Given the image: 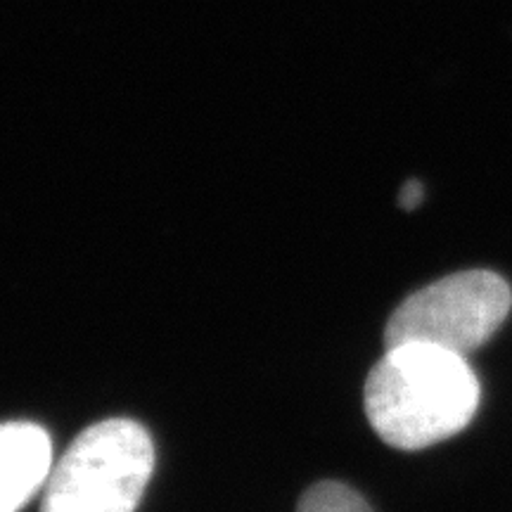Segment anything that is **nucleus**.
<instances>
[{"mask_svg":"<svg viewBox=\"0 0 512 512\" xmlns=\"http://www.w3.org/2000/svg\"><path fill=\"white\" fill-rule=\"evenodd\" d=\"M482 387L465 356L406 342L387 347L366 380V415L384 444L420 451L456 437L477 415Z\"/></svg>","mask_w":512,"mask_h":512,"instance_id":"nucleus-1","label":"nucleus"},{"mask_svg":"<svg viewBox=\"0 0 512 512\" xmlns=\"http://www.w3.org/2000/svg\"><path fill=\"white\" fill-rule=\"evenodd\" d=\"M155 472V446L138 422L102 420L62 453L41 512H136Z\"/></svg>","mask_w":512,"mask_h":512,"instance_id":"nucleus-2","label":"nucleus"},{"mask_svg":"<svg viewBox=\"0 0 512 512\" xmlns=\"http://www.w3.org/2000/svg\"><path fill=\"white\" fill-rule=\"evenodd\" d=\"M512 309L508 280L494 271H460L403 299L387 320L384 347L434 344L467 356L494 337Z\"/></svg>","mask_w":512,"mask_h":512,"instance_id":"nucleus-3","label":"nucleus"},{"mask_svg":"<svg viewBox=\"0 0 512 512\" xmlns=\"http://www.w3.org/2000/svg\"><path fill=\"white\" fill-rule=\"evenodd\" d=\"M53 470V441L36 422L0 425V512H19Z\"/></svg>","mask_w":512,"mask_h":512,"instance_id":"nucleus-4","label":"nucleus"},{"mask_svg":"<svg viewBox=\"0 0 512 512\" xmlns=\"http://www.w3.org/2000/svg\"><path fill=\"white\" fill-rule=\"evenodd\" d=\"M297 512H373V508L347 484L318 482L299 498Z\"/></svg>","mask_w":512,"mask_h":512,"instance_id":"nucleus-5","label":"nucleus"},{"mask_svg":"<svg viewBox=\"0 0 512 512\" xmlns=\"http://www.w3.org/2000/svg\"><path fill=\"white\" fill-rule=\"evenodd\" d=\"M422 195H425V192H422V185L418 181L408 183L406 188H403V192H401L403 209H415V207H418V204L422 202Z\"/></svg>","mask_w":512,"mask_h":512,"instance_id":"nucleus-6","label":"nucleus"}]
</instances>
